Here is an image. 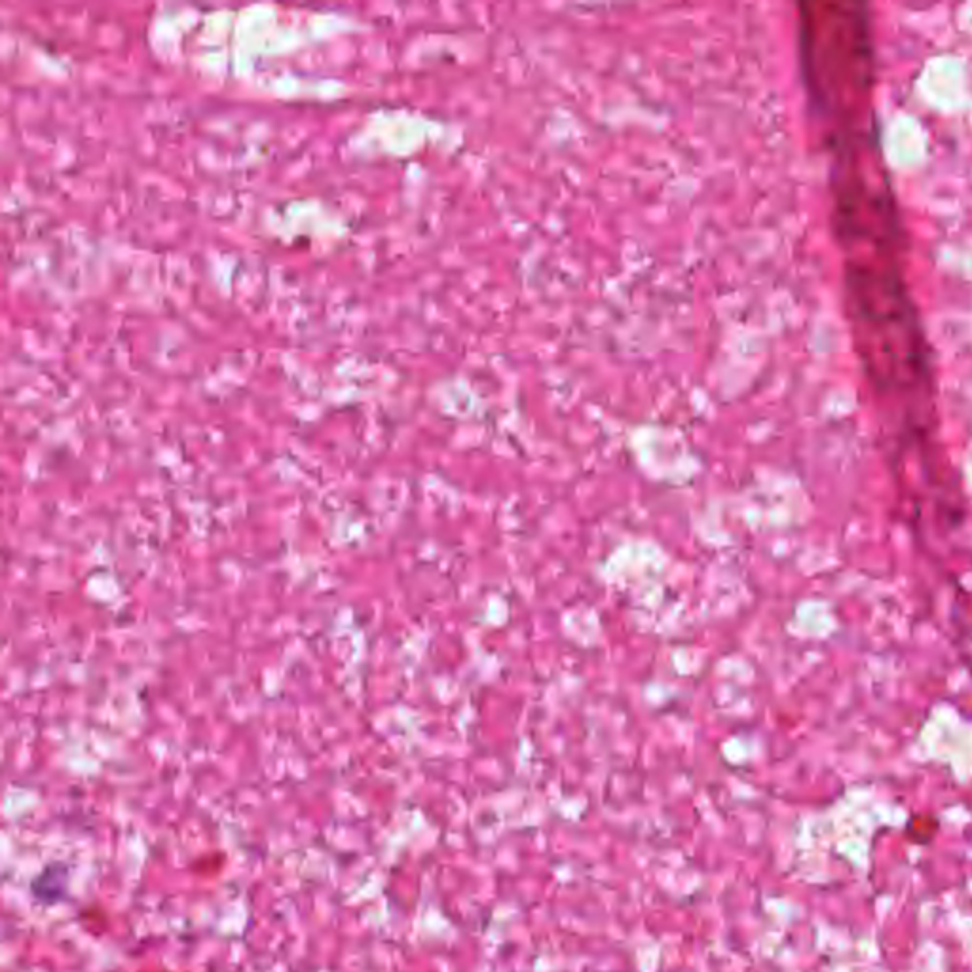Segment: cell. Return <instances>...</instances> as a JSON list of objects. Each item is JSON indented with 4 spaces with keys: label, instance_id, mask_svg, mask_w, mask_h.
I'll return each instance as SVG.
<instances>
[{
    "label": "cell",
    "instance_id": "obj_1",
    "mask_svg": "<svg viewBox=\"0 0 972 972\" xmlns=\"http://www.w3.org/2000/svg\"><path fill=\"white\" fill-rule=\"evenodd\" d=\"M805 78L821 112L840 126L866 115L872 82L868 18L861 4H809L802 13Z\"/></svg>",
    "mask_w": 972,
    "mask_h": 972
},
{
    "label": "cell",
    "instance_id": "obj_2",
    "mask_svg": "<svg viewBox=\"0 0 972 972\" xmlns=\"http://www.w3.org/2000/svg\"><path fill=\"white\" fill-rule=\"evenodd\" d=\"M65 872L67 870L61 864L42 870V874L32 882V893H35V896L39 901L46 902V904L58 902L61 895H63L65 888H67Z\"/></svg>",
    "mask_w": 972,
    "mask_h": 972
}]
</instances>
